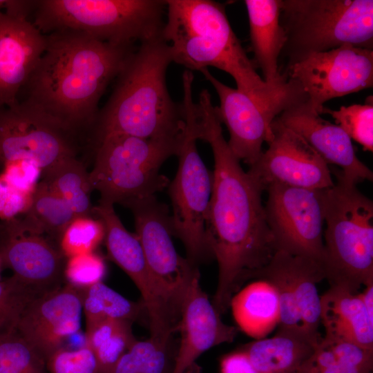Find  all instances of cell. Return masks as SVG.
I'll return each instance as SVG.
<instances>
[{"label": "cell", "mask_w": 373, "mask_h": 373, "mask_svg": "<svg viewBox=\"0 0 373 373\" xmlns=\"http://www.w3.org/2000/svg\"><path fill=\"white\" fill-rule=\"evenodd\" d=\"M209 93L195 104L197 140L209 143L214 169L206 221L207 238L218 262V278L213 305L221 315L244 281L266 266L276 252L262 201L259 182L242 169L230 149Z\"/></svg>", "instance_id": "obj_1"}, {"label": "cell", "mask_w": 373, "mask_h": 373, "mask_svg": "<svg viewBox=\"0 0 373 373\" xmlns=\"http://www.w3.org/2000/svg\"><path fill=\"white\" fill-rule=\"evenodd\" d=\"M46 38L45 50L19 102L55 119L86 144L102 96L135 49L69 30Z\"/></svg>", "instance_id": "obj_2"}, {"label": "cell", "mask_w": 373, "mask_h": 373, "mask_svg": "<svg viewBox=\"0 0 373 373\" xmlns=\"http://www.w3.org/2000/svg\"><path fill=\"white\" fill-rule=\"evenodd\" d=\"M171 62L169 46L162 36L144 41L134 50L87 135L86 151L90 159L98 142L111 134L147 139L182 136V106L172 100L166 86Z\"/></svg>", "instance_id": "obj_3"}, {"label": "cell", "mask_w": 373, "mask_h": 373, "mask_svg": "<svg viewBox=\"0 0 373 373\" xmlns=\"http://www.w3.org/2000/svg\"><path fill=\"white\" fill-rule=\"evenodd\" d=\"M163 39L172 61L189 70L215 67L230 75L238 90L260 101L285 95L291 83L267 84L257 73L234 33L223 4L211 0H165Z\"/></svg>", "instance_id": "obj_4"}, {"label": "cell", "mask_w": 373, "mask_h": 373, "mask_svg": "<svg viewBox=\"0 0 373 373\" xmlns=\"http://www.w3.org/2000/svg\"><path fill=\"white\" fill-rule=\"evenodd\" d=\"M337 182L325 189V279L356 294L373 283V202L356 184L334 171Z\"/></svg>", "instance_id": "obj_5"}, {"label": "cell", "mask_w": 373, "mask_h": 373, "mask_svg": "<svg viewBox=\"0 0 373 373\" xmlns=\"http://www.w3.org/2000/svg\"><path fill=\"white\" fill-rule=\"evenodd\" d=\"M165 11L160 0H38L32 22L44 35L69 30L133 46L162 36Z\"/></svg>", "instance_id": "obj_6"}, {"label": "cell", "mask_w": 373, "mask_h": 373, "mask_svg": "<svg viewBox=\"0 0 373 373\" xmlns=\"http://www.w3.org/2000/svg\"><path fill=\"white\" fill-rule=\"evenodd\" d=\"M182 136L147 139L114 133L104 137L93 150L89 172L92 190L100 195L99 202L128 208L163 191L170 181L160 168L178 155Z\"/></svg>", "instance_id": "obj_7"}, {"label": "cell", "mask_w": 373, "mask_h": 373, "mask_svg": "<svg viewBox=\"0 0 373 373\" xmlns=\"http://www.w3.org/2000/svg\"><path fill=\"white\" fill-rule=\"evenodd\" d=\"M287 66L344 44L372 49V0H280Z\"/></svg>", "instance_id": "obj_8"}, {"label": "cell", "mask_w": 373, "mask_h": 373, "mask_svg": "<svg viewBox=\"0 0 373 373\" xmlns=\"http://www.w3.org/2000/svg\"><path fill=\"white\" fill-rule=\"evenodd\" d=\"M181 105L184 129L177 155L178 170L168 185L172 206L170 220L173 236L183 243L186 258L198 265L200 262L213 257L206 231L212 191V173L205 166L196 147L195 103L191 90L183 93Z\"/></svg>", "instance_id": "obj_9"}, {"label": "cell", "mask_w": 373, "mask_h": 373, "mask_svg": "<svg viewBox=\"0 0 373 373\" xmlns=\"http://www.w3.org/2000/svg\"><path fill=\"white\" fill-rule=\"evenodd\" d=\"M114 205L99 202L93 216L105 227L104 243L108 258L132 280L139 290L148 316L150 336L163 338L176 331L182 303L172 296L151 271L135 234L117 216Z\"/></svg>", "instance_id": "obj_10"}, {"label": "cell", "mask_w": 373, "mask_h": 373, "mask_svg": "<svg viewBox=\"0 0 373 373\" xmlns=\"http://www.w3.org/2000/svg\"><path fill=\"white\" fill-rule=\"evenodd\" d=\"M265 190L268 193L265 212L276 251L307 258L323 267L325 189L272 183Z\"/></svg>", "instance_id": "obj_11"}, {"label": "cell", "mask_w": 373, "mask_h": 373, "mask_svg": "<svg viewBox=\"0 0 373 373\" xmlns=\"http://www.w3.org/2000/svg\"><path fill=\"white\" fill-rule=\"evenodd\" d=\"M84 153L80 137L42 112L23 102L0 107V173L19 160L34 162L43 173Z\"/></svg>", "instance_id": "obj_12"}, {"label": "cell", "mask_w": 373, "mask_h": 373, "mask_svg": "<svg viewBox=\"0 0 373 373\" xmlns=\"http://www.w3.org/2000/svg\"><path fill=\"white\" fill-rule=\"evenodd\" d=\"M252 278L266 280L277 291L280 305L277 332L303 335L319 343L321 296L316 285L325 279L321 265L276 251Z\"/></svg>", "instance_id": "obj_13"}, {"label": "cell", "mask_w": 373, "mask_h": 373, "mask_svg": "<svg viewBox=\"0 0 373 373\" xmlns=\"http://www.w3.org/2000/svg\"><path fill=\"white\" fill-rule=\"evenodd\" d=\"M283 74L298 84L321 115L328 100L372 86L373 50L344 44L309 54L287 66Z\"/></svg>", "instance_id": "obj_14"}, {"label": "cell", "mask_w": 373, "mask_h": 373, "mask_svg": "<svg viewBox=\"0 0 373 373\" xmlns=\"http://www.w3.org/2000/svg\"><path fill=\"white\" fill-rule=\"evenodd\" d=\"M216 90L220 100L218 116L229 133L228 145L234 155L250 166L262 153V146L272 136L271 124L283 111L307 97L297 85L285 95L271 101L255 99L225 85L208 70H200Z\"/></svg>", "instance_id": "obj_15"}, {"label": "cell", "mask_w": 373, "mask_h": 373, "mask_svg": "<svg viewBox=\"0 0 373 373\" xmlns=\"http://www.w3.org/2000/svg\"><path fill=\"white\" fill-rule=\"evenodd\" d=\"M135 235L147 264L161 285L183 303L189 286L200 275L197 265L176 251L167 206L151 196L131 204Z\"/></svg>", "instance_id": "obj_16"}, {"label": "cell", "mask_w": 373, "mask_h": 373, "mask_svg": "<svg viewBox=\"0 0 373 373\" xmlns=\"http://www.w3.org/2000/svg\"><path fill=\"white\" fill-rule=\"evenodd\" d=\"M271 128L268 149L247 171L264 190L272 183L311 189L334 186L327 163L300 135L277 117Z\"/></svg>", "instance_id": "obj_17"}, {"label": "cell", "mask_w": 373, "mask_h": 373, "mask_svg": "<svg viewBox=\"0 0 373 373\" xmlns=\"http://www.w3.org/2000/svg\"><path fill=\"white\" fill-rule=\"evenodd\" d=\"M3 222L1 264L39 296L62 286L67 258L59 247L44 236L24 231L15 218Z\"/></svg>", "instance_id": "obj_18"}, {"label": "cell", "mask_w": 373, "mask_h": 373, "mask_svg": "<svg viewBox=\"0 0 373 373\" xmlns=\"http://www.w3.org/2000/svg\"><path fill=\"white\" fill-rule=\"evenodd\" d=\"M84 291L64 283L35 298L23 312L16 329L45 360L79 330Z\"/></svg>", "instance_id": "obj_19"}, {"label": "cell", "mask_w": 373, "mask_h": 373, "mask_svg": "<svg viewBox=\"0 0 373 373\" xmlns=\"http://www.w3.org/2000/svg\"><path fill=\"white\" fill-rule=\"evenodd\" d=\"M46 44V35L29 19L0 10V107L19 103Z\"/></svg>", "instance_id": "obj_20"}, {"label": "cell", "mask_w": 373, "mask_h": 373, "mask_svg": "<svg viewBox=\"0 0 373 373\" xmlns=\"http://www.w3.org/2000/svg\"><path fill=\"white\" fill-rule=\"evenodd\" d=\"M277 118L300 135L327 164L338 166L345 180L356 184L373 180L372 171L358 158L350 137L340 126L322 118L307 100L290 106Z\"/></svg>", "instance_id": "obj_21"}, {"label": "cell", "mask_w": 373, "mask_h": 373, "mask_svg": "<svg viewBox=\"0 0 373 373\" xmlns=\"http://www.w3.org/2000/svg\"><path fill=\"white\" fill-rule=\"evenodd\" d=\"M200 283V275L191 282L184 298L178 329L180 342L171 373H184L210 348L232 342L235 327L223 322Z\"/></svg>", "instance_id": "obj_22"}, {"label": "cell", "mask_w": 373, "mask_h": 373, "mask_svg": "<svg viewBox=\"0 0 373 373\" xmlns=\"http://www.w3.org/2000/svg\"><path fill=\"white\" fill-rule=\"evenodd\" d=\"M249 19L254 66L260 68L263 80L272 86L287 81L278 68V59L286 42L280 21V0H245Z\"/></svg>", "instance_id": "obj_23"}, {"label": "cell", "mask_w": 373, "mask_h": 373, "mask_svg": "<svg viewBox=\"0 0 373 373\" xmlns=\"http://www.w3.org/2000/svg\"><path fill=\"white\" fill-rule=\"evenodd\" d=\"M321 323L324 337L346 341L373 350V316L359 293L330 287L321 296Z\"/></svg>", "instance_id": "obj_24"}, {"label": "cell", "mask_w": 373, "mask_h": 373, "mask_svg": "<svg viewBox=\"0 0 373 373\" xmlns=\"http://www.w3.org/2000/svg\"><path fill=\"white\" fill-rule=\"evenodd\" d=\"M229 307L240 329L256 339L263 338L279 323L277 291L264 280L258 279L238 290L231 298Z\"/></svg>", "instance_id": "obj_25"}, {"label": "cell", "mask_w": 373, "mask_h": 373, "mask_svg": "<svg viewBox=\"0 0 373 373\" xmlns=\"http://www.w3.org/2000/svg\"><path fill=\"white\" fill-rule=\"evenodd\" d=\"M316 345L305 336L277 332L256 339L244 352L257 373H296Z\"/></svg>", "instance_id": "obj_26"}, {"label": "cell", "mask_w": 373, "mask_h": 373, "mask_svg": "<svg viewBox=\"0 0 373 373\" xmlns=\"http://www.w3.org/2000/svg\"><path fill=\"white\" fill-rule=\"evenodd\" d=\"M75 217L65 200L41 180L28 208L15 220L24 231L44 236L59 247L64 231Z\"/></svg>", "instance_id": "obj_27"}, {"label": "cell", "mask_w": 373, "mask_h": 373, "mask_svg": "<svg viewBox=\"0 0 373 373\" xmlns=\"http://www.w3.org/2000/svg\"><path fill=\"white\" fill-rule=\"evenodd\" d=\"M86 166L80 157H70L41 174V180L65 200L76 216H93Z\"/></svg>", "instance_id": "obj_28"}, {"label": "cell", "mask_w": 373, "mask_h": 373, "mask_svg": "<svg viewBox=\"0 0 373 373\" xmlns=\"http://www.w3.org/2000/svg\"><path fill=\"white\" fill-rule=\"evenodd\" d=\"M132 323L115 319L97 322L86 331V345L94 353L99 373H108L136 340Z\"/></svg>", "instance_id": "obj_29"}, {"label": "cell", "mask_w": 373, "mask_h": 373, "mask_svg": "<svg viewBox=\"0 0 373 373\" xmlns=\"http://www.w3.org/2000/svg\"><path fill=\"white\" fill-rule=\"evenodd\" d=\"M83 312L86 329L104 319H115L133 323L146 313L143 303L131 301L103 282L84 291Z\"/></svg>", "instance_id": "obj_30"}, {"label": "cell", "mask_w": 373, "mask_h": 373, "mask_svg": "<svg viewBox=\"0 0 373 373\" xmlns=\"http://www.w3.org/2000/svg\"><path fill=\"white\" fill-rule=\"evenodd\" d=\"M170 342L135 340L108 373H163Z\"/></svg>", "instance_id": "obj_31"}, {"label": "cell", "mask_w": 373, "mask_h": 373, "mask_svg": "<svg viewBox=\"0 0 373 373\" xmlns=\"http://www.w3.org/2000/svg\"><path fill=\"white\" fill-rule=\"evenodd\" d=\"M0 373H48L45 358L17 329L0 333Z\"/></svg>", "instance_id": "obj_32"}, {"label": "cell", "mask_w": 373, "mask_h": 373, "mask_svg": "<svg viewBox=\"0 0 373 373\" xmlns=\"http://www.w3.org/2000/svg\"><path fill=\"white\" fill-rule=\"evenodd\" d=\"M372 356L373 350L354 343L324 337L300 368H320L335 364L372 368Z\"/></svg>", "instance_id": "obj_33"}, {"label": "cell", "mask_w": 373, "mask_h": 373, "mask_svg": "<svg viewBox=\"0 0 373 373\" xmlns=\"http://www.w3.org/2000/svg\"><path fill=\"white\" fill-rule=\"evenodd\" d=\"M105 227L95 216H77L64 231L59 248L66 258L95 251L104 240Z\"/></svg>", "instance_id": "obj_34"}, {"label": "cell", "mask_w": 373, "mask_h": 373, "mask_svg": "<svg viewBox=\"0 0 373 373\" xmlns=\"http://www.w3.org/2000/svg\"><path fill=\"white\" fill-rule=\"evenodd\" d=\"M322 113L329 114L346 134L360 144L364 151L373 150L372 102L364 104L342 106L338 110L323 107Z\"/></svg>", "instance_id": "obj_35"}, {"label": "cell", "mask_w": 373, "mask_h": 373, "mask_svg": "<svg viewBox=\"0 0 373 373\" xmlns=\"http://www.w3.org/2000/svg\"><path fill=\"white\" fill-rule=\"evenodd\" d=\"M39 296L13 275L0 280V333L16 329L27 305Z\"/></svg>", "instance_id": "obj_36"}, {"label": "cell", "mask_w": 373, "mask_h": 373, "mask_svg": "<svg viewBox=\"0 0 373 373\" xmlns=\"http://www.w3.org/2000/svg\"><path fill=\"white\" fill-rule=\"evenodd\" d=\"M106 274L103 258L95 251L67 258L64 280L75 287L85 289L102 282Z\"/></svg>", "instance_id": "obj_37"}, {"label": "cell", "mask_w": 373, "mask_h": 373, "mask_svg": "<svg viewBox=\"0 0 373 373\" xmlns=\"http://www.w3.org/2000/svg\"><path fill=\"white\" fill-rule=\"evenodd\" d=\"M48 373H99L93 352L86 345L76 350L64 346L46 360Z\"/></svg>", "instance_id": "obj_38"}, {"label": "cell", "mask_w": 373, "mask_h": 373, "mask_svg": "<svg viewBox=\"0 0 373 373\" xmlns=\"http://www.w3.org/2000/svg\"><path fill=\"white\" fill-rule=\"evenodd\" d=\"M41 171L32 161L19 160L7 163L0 176L14 189L32 194L39 181Z\"/></svg>", "instance_id": "obj_39"}, {"label": "cell", "mask_w": 373, "mask_h": 373, "mask_svg": "<svg viewBox=\"0 0 373 373\" xmlns=\"http://www.w3.org/2000/svg\"><path fill=\"white\" fill-rule=\"evenodd\" d=\"M31 196L14 189L0 176V219L6 222L22 215L29 207Z\"/></svg>", "instance_id": "obj_40"}, {"label": "cell", "mask_w": 373, "mask_h": 373, "mask_svg": "<svg viewBox=\"0 0 373 373\" xmlns=\"http://www.w3.org/2000/svg\"><path fill=\"white\" fill-rule=\"evenodd\" d=\"M220 373H257V372L243 351L226 356L220 363Z\"/></svg>", "instance_id": "obj_41"}, {"label": "cell", "mask_w": 373, "mask_h": 373, "mask_svg": "<svg viewBox=\"0 0 373 373\" xmlns=\"http://www.w3.org/2000/svg\"><path fill=\"white\" fill-rule=\"evenodd\" d=\"M372 368L335 364L320 368H300L296 373H371Z\"/></svg>", "instance_id": "obj_42"}, {"label": "cell", "mask_w": 373, "mask_h": 373, "mask_svg": "<svg viewBox=\"0 0 373 373\" xmlns=\"http://www.w3.org/2000/svg\"><path fill=\"white\" fill-rule=\"evenodd\" d=\"M365 287V289L359 293V295L367 312L373 316V283Z\"/></svg>", "instance_id": "obj_43"}, {"label": "cell", "mask_w": 373, "mask_h": 373, "mask_svg": "<svg viewBox=\"0 0 373 373\" xmlns=\"http://www.w3.org/2000/svg\"><path fill=\"white\" fill-rule=\"evenodd\" d=\"M3 231H4V222H0V239H1V236H2Z\"/></svg>", "instance_id": "obj_44"}, {"label": "cell", "mask_w": 373, "mask_h": 373, "mask_svg": "<svg viewBox=\"0 0 373 373\" xmlns=\"http://www.w3.org/2000/svg\"><path fill=\"white\" fill-rule=\"evenodd\" d=\"M6 0H0V10L4 8Z\"/></svg>", "instance_id": "obj_45"}, {"label": "cell", "mask_w": 373, "mask_h": 373, "mask_svg": "<svg viewBox=\"0 0 373 373\" xmlns=\"http://www.w3.org/2000/svg\"><path fill=\"white\" fill-rule=\"evenodd\" d=\"M1 265V261H0V265Z\"/></svg>", "instance_id": "obj_46"}]
</instances>
